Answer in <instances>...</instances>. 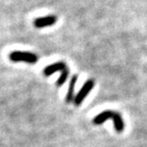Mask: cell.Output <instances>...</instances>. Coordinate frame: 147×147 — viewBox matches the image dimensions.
Instances as JSON below:
<instances>
[{
    "instance_id": "cell-1",
    "label": "cell",
    "mask_w": 147,
    "mask_h": 147,
    "mask_svg": "<svg viewBox=\"0 0 147 147\" xmlns=\"http://www.w3.org/2000/svg\"><path fill=\"white\" fill-rule=\"evenodd\" d=\"M109 119H113L115 131H117V133H122L125 129V123H124V119H123L122 115H119V113H117V111H113V110H105V111H102V113H100L98 115H96V117H94L93 123H94L95 125H101Z\"/></svg>"
},
{
    "instance_id": "cell-2",
    "label": "cell",
    "mask_w": 147,
    "mask_h": 147,
    "mask_svg": "<svg viewBox=\"0 0 147 147\" xmlns=\"http://www.w3.org/2000/svg\"><path fill=\"white\" fill-rule=\"evenodd\" d=\"M9 59L11 61L18 62L25 61L27 63H36L38 61V56L35 53L32 52H25V51H13L9 54Z\"/></svg>"
},
{
    "instance_id": "cell-3",
    "label": "cell",
    "mask_w": 147,
    "mask_h": 147,
    "mask_svg": "<svg viewBox=\"0 0 147 147\" xmlns=\"http://www.w3.org/2000/svg\"><path fill=\"white\" fill-rule=\"evenodd\" d=\"M94 85H95L94 80H92V79L88 80L87 82L84 84V86L81 88V90L79 91L77 96L75 97V99H74V103L76 104V105H80L83 101H84V99L86 98V96L91 92V90L93 89Z\"/></svg>"
},
{
    "instance_id": "cell-4",
    "label": "cell",
    "mask_w": 147,
    "mask_h": 147,
    "mask_svg": "<svg viewBox=\"0 0 147 147\" xmlns=\"http://www.w3.org/2000/svg\"><path fill=\"white\" fill-rule=\"evenodd\" d=\"M56 22H57V18L55 16H53V14H50V16H44V18H36L34 22V25H35V27L38 28V29H41V28L53 26Z\"/></svg>"
},
{
    "instance_id": "cell-5",
    "label": "cell",
    "mask_w": 147,
    "mask_h": 147,
    "mask_svg": "<svg viewBox=\"0 0 147 147\" xmlns=\"http://www.w3.org/2000/svg\"><path fill=\"white\" fill-rule=\"evenodd\" d=\"M67 64L64 63V62H54V63L50 64V65H48V67H46L45 69H44V75H45L46 77H49L51 76V75H53V74L55 73V71H64V69H67Z\"/></svg>"
},
{
    "instance_id": "cell-6",
    "label": "cell",
    "mask_w": 147,
    "mask_h": 147,
    "mask_svg": "<svg viewBox=\"0 0 147 147\" xmlns=\"http://www.w3.org/2000/svg\"><path fill=\"white\" fill-rule=\"evenodd\" d=\"M77 80H78V77L75 75V76H73L71 82H69V90H67V96H65V101H67V103H71V102L74 101V99H75L74 94H75V86H76Z\"/></svg>"
},
{
    "instance_id": "cell-7",
    "label": "cell",
    "mask_w": 147,
    "mask_h": 147,
    "mask_svg": "<svg viewBox=\"0 0 147 147\" xmlns=\"http://www.w3.org/2000/svg\"><path fill=\"white\" fill-rule=\"evenodd\" d=\"M67 77H69V69H64V71H61V75H60V77L58 78L57 82H56V86H57V87H61L64 83L67 82Z\"/></svg>"
}]
</instances>
